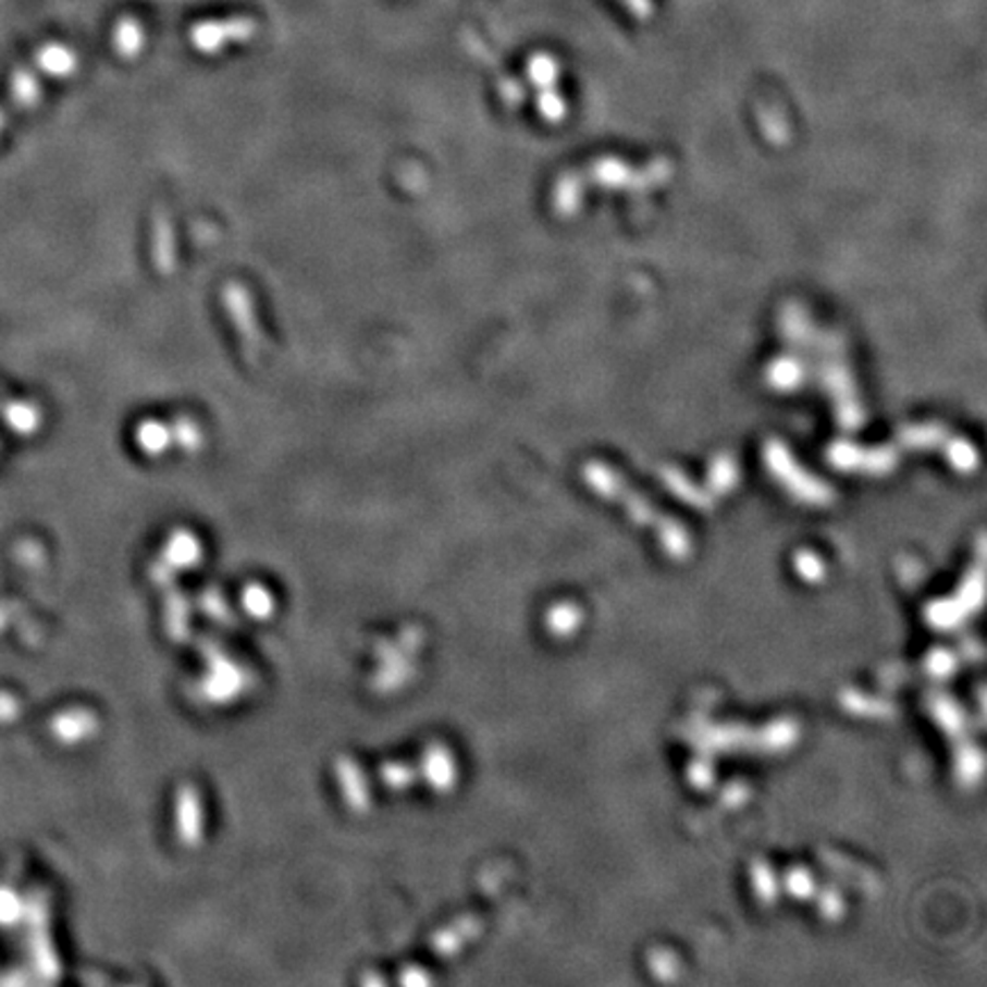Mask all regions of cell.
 I'll use <instances>...</instances> for the list:
<instances>
[{"instance_id":"7a4b0ae2","label":"cell","mask_w":987,"mask_h":987,"mask_svg":"<svg viewBox=\"0 0 987 987\" xmlns=\"http://www.w3.org/2000/svg\"><path fill=\"white\" fill-rule=\"evenodd\" d=\"M170 428H172L174 446H178L183 451H199L201 448L203 430H201V425L195 419L178 417V419H174V423H170Z\"/></svg>"},{"instance_id":"6da1fadb","label":"cell","mask_w":987,"mask_h":987,"mask_svg":"<svg viewBox=\"0 0 987 987\" xmlns=\"http://www.w3.org/2000/svg\"><path fill=\"white\" fill-rule=\"evenodd\" d=\"M135 444L145 455L158 457L174 446L170 423L160 419H145L135 428Z\"/></svg>"},{"instance_id":"3957f363","label":"cell","mask_w":987,"mask_h":987,"mask_svg":"<svg viewBox=\"0 0 987 987\" xmlns=\"http://www.w3.org/2000/svg\"><path fill=\"white\" fill-rule=\"evenodd\" d=\"M579 619H581L579 608L567 604V606H558V608L551 610L548 627H551V631L565 636V633H571L573 629L579 627Z\"/></svg>"}]
</instances>
